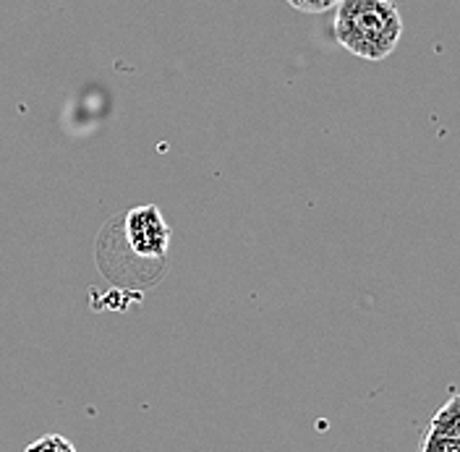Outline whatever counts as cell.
Returning a JSON list of instances; mask_svg holds the SVG:
<instances>
[{
	"mask_svg": "<svg viewBox=\"0 0 460 452\" xmlns=\"http://www.w3.org/2000/svg\"><path fill=\"white\" fill-rule=\"evenodd\" d=\"M419 452H460V393H453L437 408Z\"/></svg>",
	"mask_w": 460,
	"mask_h": 452,
	"instance_id": "3",
	"label": "cell"
},
{
	"mask_svg": "<svg viewBox=\"0 0 460 452\" xmlns=\"http://www.w3.org/2000/svg\"><path fill=\"white\" fill-rule=\"evenodd\" d=\"M123 235L139 259H165L171 246V227L155 204L134 207L123 220Z\"/></svg>",
	"mask_w": 460,
	"mask_h": 452,
	"instance_id": "2",
	"label": "cell"
},
{
	"mask_svg": "<svg viewBox=\"0 0 460 452\" xmlns=\"http://www.w3.org/2000/svg\"><path fill=\"white\" fill-rule=\"evenodd\" d=\"M24 452H79L74 448L71 439H66L63 434H42L34 442H29Z\"/></svg>",
	"mask_w": 460,
	"mask_h": 452,
	"instance_id": "4",
	"label": "cell"
},
{
	"mask_svg": "<svg viewBox=\"0 0 460 452\" xmlns=\"http://www.w3.org/2000/svg\"><path fill=\"white\" fill-rule=\"evenodd\" d=\"M290 8L301 11V13H327L332 11L341 0H286Z\"/></svg>",
	"mask_w": 460,
	"mask_h": 452,
	"instance_id": "5",
	"label": "cell"
},
{
	"mask_svg": "<svg viewBox=\"0 0 460 452\" xmlns=\"http://www.w3.org/2000/svg\"><path fill=\"white\" fill-rule=\"evenodd\" d=\"M332 34L350 56L379 63L398 50L402 16L393 0H341L335 5Z\"/></svg>",
	"mask_w": 460,
	"mask_h": 452,
	"instance_id": "1",
	"label": "cell"
}]
</instances>
